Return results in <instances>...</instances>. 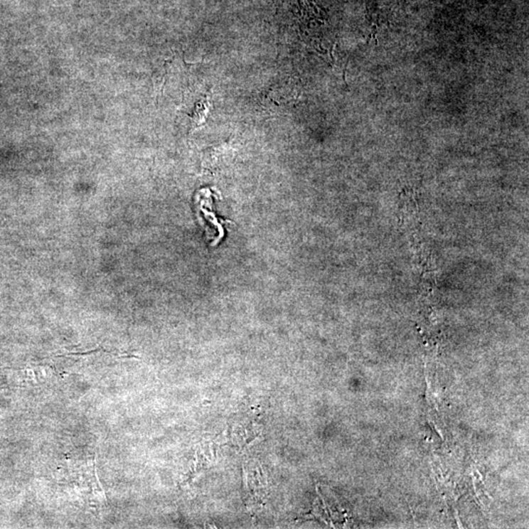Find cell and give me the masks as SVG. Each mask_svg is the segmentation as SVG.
<instances>
[{"label":"cell","instance_id":"obj_1","mask_svg":"<svg viewBox=\"0 0 529 529\" xmlns=\"http://www.w3.org/2000/svg\"><path fill=\"white\" fill-rule=\"evenodd\" d=\"M289 1L301 16L311 17L316 13L311 0H289Z\"/></svg>","mask_w":529,"mask_h":529}]
</instances>
